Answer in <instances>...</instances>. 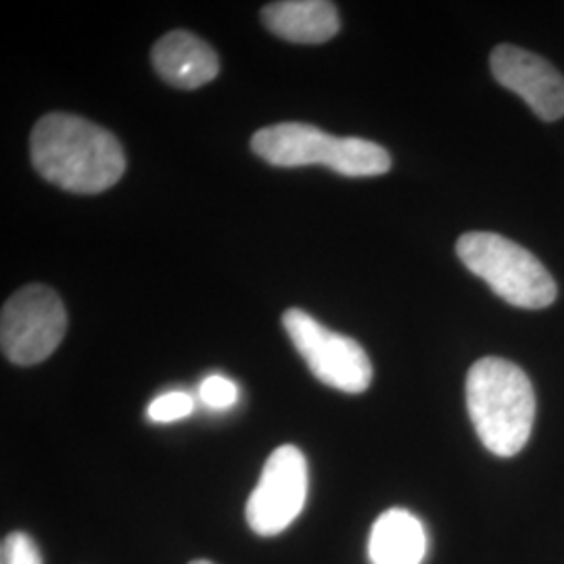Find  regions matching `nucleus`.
Segmentation results:
<instances>
[{
	"mask_svg": "<svg viewBox=\"0 0 564 564\" xmlns=\"http://www.w3.org/2000/svg\"><path fill=\"white\" fill-rule=\"evenodd\" d=\"M307 460L300 447L281 445L263 464L260 484L247 500L245 517L263 538L279 535L302 514L307 500Z\"/></svg>",
	"mask_w": 564,
	"mask_h": 564,
	"instance_id": "0eeeda50",
	"label": "nucleus"
},
{
	"mask_svg": "<svg viewBox=\"0 0 564 564\" xmlns=\"http://www.w3.org/2000/svg\"><path fill=\"white\" fill-rule=\"evenodd\" d=\"M188 564H214V563H209V561H193V563H188Z\"/></svg>",
	"mask_w": 564,
	"mask_h": 564,
	"instance_id": "2eb2a0df",
	"label": "nucleus"
},
{
	"mask_svg": "<svg viewBox=\"0 0 564 564\" xmlns=\"http://www.w3.org/2000/svg\"><path fill=\"white\" fill-rule=\"evenodd\" d=\"M2 564H42L41 550L28 533H9L0 547Z\"/></svg>",
	"mask_w": 564,
	"mask_h": 564,
	"instance_id": "ddd939ff",
	"label": "nucleus"
},
{
	"mask_svg": "<svg viewBox=\"0 0 564 564\" xmlns=\"http://www.w3.org/2000/svg\"><path fill=\"white\" fill-rule=\"evenodd\" d=\"M466 408L481 444L500 458L523 449L535 419V393L517 364L484 358L466 377Z\"/></svg>",
	"mask_w": 564,
	"mask_h": 564,
	"instance_id": "f03ea898",
	"label": "nucleus"
},
{
	"mask_svg": "<svg viewBox=\"0 0 564 564\" xmlns=\"http://www.w3.org/2000/svg\"><path fill=\"white\" fill-rule=\"evenodd\" d=\"M30 155L42 178L63 191L97 195L126 172L120 141L99 123L72 113H48L32 130Z\"/></svg>",
	"mask_w": 564,
	"mask_h": 564,
	"instance_id": "f257e3e1",
	"label": "nucleus"
},
{
	"mask_svg": "<svg viewBox=\"0 0 564 564\" xmlns=\"http://www.w3.org/2000/svg\"><path fill=\"white\" fill-rule=\"evenodd\" d=\"M151 61L163 82L182 90L202 88L220 72L216 51L186 30H174L155 42Z\"/></svg>",
	"mask_w": 564,
	"mask_h": 564,
	"instance_id": "1a4fd4ad",
	"label": "nucleus"
},
{
	"mask_svg": "<svg viewBox=\"0 0 564 564\" xmlns=\"http://www.w3.org/2000/svg\"><path fill=\"white\" fill-rule=\"evenodd\" d=\"M368 554L372 564H421L426 554L423 523L403 508L383 512L370 531Z\"/></svg>",
	"mask_w": 564,
	"mask_h": 564,
	"instance_id": "9b49d317",
	"label": "nucleus"
},
{
	"mask_svg": "<svg viewBox=\"0 0 564 564\" xmlns=\"http://www.w3.org/2000/svg\"><path fill=\"white\" fill-rule=\"evenodd\" d=\"M282 326L321 383L343 393H364L372 383V364L360 343L326 328L300 307L282 314Z\"/></svg>",
	"mask_w": 564,
	"mask_h": 564,
	"instance_id": "423d86ee",
	"label": "nucleus"
},
{
	"mask_svg": "<svg viewBox=\"0 0 564 564\" xmlns=\"http://www.w3.org/2000/svg\"><path fill=\"white\" fill-rule=\"evenodd\" d=\"M193 410H195V402H193V398L188 393H184V391H170L165 395L155 398L151 405H149L147 414H149V419L153 423H174V421H181V419L191 416Z\"/></svg>",
	"mask_w": 564,
	"mask_h": 564,
	"instance_id": "f8f14e48",
	"label": "nucleus"
},
{
	"mask_svg": "<svg viewBox=\"0 0 564 564\" xmlns=\"http://www.w3.org/2000/svg\"><path fill=\"white\" fill-rule=\"evenodd\" d=\"M262 21L282 41L297 44H323L341 28L337 7L326 0L270 2L263 7Z\"/></svg>",
	"mask_w": 564,
	"mask_h": 564,
	"instance_id": "9d476101",
	"label": "nucleus"
},
{
	"mask_svg": "<svg viewBox=\"0 0 564 564\" xmlns=\"http://www.w3.org/2000/svg\"><path fill=\"white\" fill-rule=\"evenodd\" d=\"M489 63L494 78L519 95L540 120L563 118L564 76L552 63L512 44L496 46Z\"/></svg>",
	"mask_w": 564,
	"mask_h": 564,
	"instance_id": "6e6552de",
	"label": "nucleus"
},
{
	"mask_svg": "<svg viewBox=\"0 0 564 564\" xmlns=\"http://www.w3.org/2000/svg\"><path fill=\"white\" fill-rule=\"evenodd\" d=\"M67 314L59 295L44 284H28L2 305L0 347L9 362L41 364L59 347Z\"/></svg>",
	"mask_w": 564,
	"mask_h": 564,
	"instance_id": "39448f33",
	"label": "nucleus"
},
{
	"mask_svg": "<svg viewBox=\"0 0 564 564\" xmlns=\"http://www.w3.org/2000/svg\"><path fill=\"white\" fill-rule=\"evenodd\" d=\"M251 149L270 165H324L347 178L381 176L391 170V155L381 144L356 137H333L300 121L265 126L253 134Z\"/></svg>",
	"mask_w": 564,
	"mask_h": 564,
	"instance_id": "7ed1b4c3",
	"label": "nucleus"
},
{
	"mask_svg": "<svg viewBox=\"0 0 564 564\" xmlns=\"http://www.w3.org/2000/svg\"><path fill=\"white\" fill-rule=\"evenodd\" d=\"M199 398H202V402L207 408L226 410V408L235 405L237 400H239V387L232 383L230 379H226V377L212 375L199 387Z\"/></svg>",
	"mask_w": 564,
	"mask_h": 564,
	"instance_id": "4468645a",
	"label": "nucleus"
},
{
	"mask_svg": "<svg viewBox=\"0 0 564 564\" xmlns=\"http://www.w3.org/2000/svg\"><path fill=\"white\" fill-rule=\"evenodd\" d=\"M458 258L505 302L542 310L558 297V286L544 263L519 242L496 232H466L456 242Z\"/></svg>",
	"mask_w": 564,
	"mask_h": 564,
	"instance_id": "20e7f679",
	"label": "nucleus"
}]
</instances>
